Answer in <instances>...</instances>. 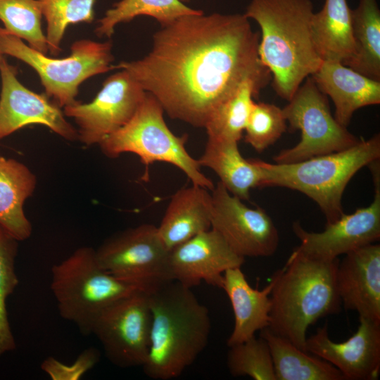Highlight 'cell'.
Listing matches in <instances>:
<instances>
[{
    "label": "cell",
    "instance_id": "cell-1",
    "mask_svg": "<svg viewBox=\"0 0 380 380\" xmlns=\"http://www.w3.org/2000/svg\"><path fill=\"white\" fill-rule=\"evenodd\" d=\"M259 42L244 13L187 15L156 32L144 57L115 69L127 70L170 118L204 128L244 82L262 89L272 80Z\"/></svg>",
    "mask_w": 380,
    "mask_h": 380
},
{
    "label": "cell",
    "instance_id": "cell-2",
    "mask_svg": "<svg viewBox=\"0 0 380 380\" xmlns=\"http://www.w3.org/2000/svg\"><path fill=\"white\" fill-rule=\"evenodd\" d=\"M150 344L144 373L154 380L179 377L205 350L211 329L208 309L191 289L175 280L148 291Z\"/></svg>",
    "mask_w": 380,
    "mask_h": 380
},
{
    "label": "cell",
    "instance_id": "cell-3",
    "mask_svg": "<svg viewBox=\"0 0 380 380\" xmlns=\"http://www.w3.org/2000/svg\"><path fill=\"white\" fill-rule=\"evenodd\" d=\"M313 13L311 0H252L244 13L260 27V59L288 101L322 63L312 38Z\"/></svg>",
    "mask_w": 380,
    "mask_h": 380
},
{
    "label": "cell",
    "instance_id": "cell-4",
    "mask_svg": "<svg viewBox=\"0 0 380 380\" xmlns=\"http://www.w3.org/2000/svg\"><path fill=\"white\" fill-rule=\"evenodd\" d=\"M339 260L308 256L294 248L272 279L270 325L274 334L305 350L308 327L341 310L336 282Z\"/></svg>",
    "mask_w": 380,
    "mask_h": 380
},
{
    "label": "cell",
    "instance_id": "cell-5",
    "mask_svg": "<svg viewBox=\"0 0 380 380\" xmlns=\"http://www.w3.org/2000/svg\"><path fill=\"white\" fill-rule=\"evenodd\" d=\"M379 157L380 136L375 134L347 149L300 162L280 164L255 160L262 171L261 187H286L305 194L317 203L329 224L344 213L342 196L350 179Z\"/></svg>",
    "mask_w": 380,
    "mask_h": 380
},
{
    "label": "cell",
    "instance_id": "cell-6",
    "mask_svg": "<svg viewBox=\"0 0 380 380\" xmlns=\"http://www.w3.org/2000/svg\"><path fill=\"white\" fill-rule=\"evenodd\" d=\"M51 290L61 317L84 335L106 307L139 289L110 274L99 263L96 250L76 249L51 270ZM142 291V290H141Z\"/></svg>",
    "mask_w": 380,
    "mask_h": 380
},
{
    "label": "cell",
    "instance_id": "cell-7",
    "mask_svg": "<svg viewBox=\"0 0 380 380\" xmlns=\"http://www.w3.org/2000/svg\"><path fill=\"white\" fill-rule=\"evenodd\" d=\"M163 113L160 103L146 92L132 118L99 143L101 152L110 158L124 153H134L146 168L155 162L170 163L180 169L192 184L212 191L213 182L203 174L198 160L185 148L187 136L179 137L172 132Z\"/></svg>",
    "mask_w": 380,
    "mask_h": 380
},
{
    "label": "cell",
    "instance_id": "cell-8",
    "mask_svg": "<svg viewBox=\"0 0 380 380\" xmlns=\"http://www.w3.org/2000/svg\"><path fill=\"white\" fill-rule=\"evenodd\" d=\"M112 48L110 40L99 42L80 39L72 43L68 57L51 58L0 27L2 54L15 58L34 70L45 94L60 108L79 102L76 99L79 87L86 80L115 69L112 63Z\"/></svg>",
    "mask_w": 380,
    "mask_h": 380
},
{
    "label": "cell",
    "instance_id": "cell-9",
    "mask_svg": "<svg viewBox=\"0 0 380 380\" xmlns=\"http://www.w3.org/2000/svg\"><path fill=\"white\" fill-rule=\"evenodd\" d=\"M292 129H300V141L293 147L281 151L275 163L300 162L314 156L347 149L360 139L332 116L327 97L311 76L306 78L282 108Z\"/></svg>",
    "mask_w": 380,
    "mask_h": 380
},
{
    "label": "cell",
    "instance_id": "cell-10",
    "mask_svg": "<svg viewBox=\"0 0 380 380\" xmlns=\"http://www.w3.org/2000/svg\"><path fill=\"white\" fill-rule=\"evenodd\" d=\"M95 250L100 265L106 271L139 290L148 292L173 280L170 250L153 224H142L119 232Z\"/></svg>",
    "mask_w": 380,
    "mask_h": 380
},
{
    "label": "cell",
    "instance_id": "cell-11",
    "mask_svg": "<svg viewBox=\"0 0 380 380\" xmlns=\"http://www.w3.org/2000/svg\"><path fill=\"white\" fill-rule=\"evenodd\" d=\"M151 319L148 293L138 290L103 309L92 324L91 334L116 367H142L149 350Z\"/></svg>",
    "mask_w": 380,
    "mask_h": 380
},
{
    "label": "cell",
    "instance_id": "cell-12",
    "mask_svg": "<svg viewBox=\"0 0 380 380\" xmlns=\"http://www.w3.org/2000/svg\"><path fill=\"white\" fill-rule=\"evenodd\" d=\"M146 94L127 70L120 69L103 82L93 101L65 106L63 113L77 125L78 141L87 146L99 145L132 118Z\"/></svg>",
    "mask_w": 380,
    "mask_h": 380
},
{
    "label": "cell",
    "instance_id": "cell-13",
    "mask_svg": "<svg viewBox=\"0 0 380 380\" xmlns=\"http://www.w3.org/2000/svg\"><path fill=\"white\" fill-rule=\"evenodd\" d=\"M212 191L211 228L244 258L272 255L278 248L279 234L265 210L247 206L220 182Z\"/></svg>",
    "mask_w": 380,
    "mask_h": 380
},
{
    "label": "cell",
    "instance_id": "cell-14",
    "mask_svg": "<svg viewBox=\"0 0 380 380\" xmlns=\"http://www.w3.org/2000/svg\"><path fill=\"white\" fill-rule=\"evenodd\" d=\"M370 166L375 186L372 203L351 214L343 213L335 222L326 224L321 232H309L299 222H294L293 232L300 241V244L295 248L308 256L330 260L379 240V165L376 162Z\"/></svg>",
    "mask_w": 380,
    "mask_h": 380
},
{
    "label": "cell",
    "instance_id": "cell-15",
    "mask_svg": "<svg viewBox=\"0 0 380 380\" xmlns=\"http://www.w3.org/2000/svg\"><path fill=\"white\" fill-rule=\"evenodd\" d=\"M17 74V68L4 58L0 64V140L27 125L38 124L67 141H77V130L65 119L61 108L46 94L25 87Z\"/></svg>",
    "mask_w": 380,
    "mask_h": 380
},
{
    "label": "cell",
    "instance_id": "cell-16",
    "mask_svg": "<svg viewBox=\"0 0 380 380\" xmlns=\"http://www.w3.org/2000/svg\"><path fill=\"white\" fill-rule=\"evenodd\" d=\"M356 332L346 341H333L328 324L307 338L305 350L329 362L345 380H376L380 374V322L359 317Z\"/></svg>",
    "mask_w": 380,
    "mask_h": 380
},
{
    "label": "cell",
    "instance_id": "cell-17",
    "mask_svg": "<svg viewBox=\"0 0 380 380\" xmlns=\"http://www.w3.org/2000/svg\"><path fill=\"white\" fill-rule=\"evenodd\" d=\"M244 260L212 228L175 246L169 255L172 279L190 289L203 281L222 289L224 273L241 267Z\"/></svg>",
    "mask_w": 380,
    "mask_h": 380
},
{
    "label": "cell",
    "instance_id": "cell-18",
    "mask_svg": "<svg viewBox=\"0 0 380 380\" xmlns=\"http://www.w3.org/2000/svg\"><path fill=\"white\" fill-rule=\"evenodd\" d=\"M337 291L345 309L380 322V245L368 244L345 255L336 270Z\"/></svg>",
    "mask_w": 380,
    "mask_h": 380
},
{
    "label": "cell",
    "instance_id": "cell-19",
    "mask_svg": "<svg viewBox=\"0 0 380 380\" xmlns=\"http://www.w3.org/2000/svg\"><path fill=\"white\" fill-rule=\"evenodd\" d=\"M311 77L320 91L332 99L334 118L345 127L357 110L380 103V82L360 74L339 61H322Z\"/></svg>",
    "mask_w": 380,
    "mask_h": 380
},
{
    "label": "cell",
    "instance_id": "cell-20",
    "mask_svg": "<svg viewBox=\"0 0 380 380\" xmlns=\"http://www.w3.org/2000/svg\"><path fill=\"white\" fill-rule=\"evenodd\" d=\"M272 286L271 278L262 290L253 288L241 267L224 273L222 289L229 298L234 317V328L227 341L228 347L244 342L269 327Z\"/></svg>",
    "mask_w": 380,
    "mask_h": 380
},
{
    "label": "cell",
    "instance_id": "cell-21",
    "mask_svg": "<svg viewBox=\"0 0 380 380\" xmlns=\"http://www.w3.org/2000/svg\"><path fill=\"white\" fill-rule=\"evenodd\" d=\"M208 189L192 184L171 198L158 229L170 251L211 228L212 196Z\"/></svg>",
    "mask_w": 380,
    "mask_h": 380
},
{
    "label": "cell",
    "instance_id": "cell-22",
    "mask_svg": "<svg viewBox=\"0 0 380 380\" xmlns=\"http://www.w3.org/2000/svg\"><path fill=\"white\" fill-rule=\"evenodd\" d=\"M36 186L37 177L27 165L0 153V225L18 241L32 235L23 207Z\"/></svg>",
    "mask_w": 380,
    "mask_h": 380
},
{
    "label": "cell",
    "instance_id": "cell-23",
    "mask_svg": "<svg viewBox=\"0 0 380 380\" xmlns=\"http://www.w3.org/2000/svg\"><path fill=\"white\" fill-rule=\"evenodd\" d=\"M198 161L213 170L227 191L242 201L249 199L251 189L261 187L260 167L255 160L241 156L237 141L208 139Z\"/></svg>",
    "mask_w": 380,
    "mask_h": 380
},
{
    "label": "cell",
    "instance_id": "cell-24",
    "mask_svg": "<svg viewBox=\"0 0 380 380\" xmlns=\"http://www.w3.org/2000/svg\"><path fill=\"white\" fill-rule=\"evenodd\" d=\"M311 33L316 51L322 61H339L345 65L353 54L351 9L346 0H325L313 13Z\"/></svg>",
    "mask_w": 380,
    "mask_h": 380
},
{
    "label": "cell",
    "instance_id": "cell-25",
    "mask_svg": "<svg viewBox=\"0 0 380 380\" xmlns=\"http://www.w3.org/2000/svg\"><path fill=\"white\" fill-rule=\"evenodd\" d=\"M267 341L277 380H345L329 362L305 351L267 327L260 331Z\"/></svg>",
    "mask_w": 380,
    "mask_h": 380
},
{
    "label": "cell",
    "instance_id": "cell-26",
    "mask_svg": "<svg viewBox=\"0 0 380 380\" xmlns=\"http://www.w3.org/2000/svg\"><path fill=\"white\" fill-rule=\"evenodd\" d=\"M353 54L345 65L380 82V10L376 0H360L351 10Z\"/></svg>",
    "mask_w": 380,
    "mask_h": 380
},
{
    "label": "cell",
    "instance_id": "cell-27",
    "mask_svg": "<svg viewBox=\"0 0 380 380\" xmlns=\"http://www.w3.org/2000/svg\"><path fill=\"white\" fill-rule=\"evenodd\" d=\"M202 13L203 11L191 8L180 0H120L98 20L94 32L99 37L110 38L118 24L129 22L137 16L152 17L164 27L180 17Z\"/></svg>",
    "mask_w": 380,
    "mask_h": 380
},
{
    "label": "cell",
    "instance_id": "cell-28",
    "mask_svg": "<svg viewBox=\"0 0 380 380\" xmlns=\"http://www.w3.org/2000/svg\"><path fill=\"white\" fill-rule=\"evenodd\" d=\"M261 89L253 81L244 82L216 109L205 125L208 139L239 142L255 103L253 99Z\"/></svg>",
    "mask_w": 380,
    "mask_h": 380
},
{
    "label": "cell",
    "instance_id": "cell-29",
    "mask_svg": "<svg viewBox=\"0 0 380 380\" xmlns=\"http://www.w3.org/2000/svg\"><path fill=\"white\" fill-rule=\"evenodd\" d=\"M46 23V38L50 54L57 56L67 27L94 20L97 0H37Z\"/></svg>",
    "mask_w": 380,
    "mask_h": 380
},
{
    "label": "cell",
    "instance_id": "cell-30",
    "mask_svg": "<svg viewBox=\"0 0 380 380\" xmlns=\"http://www.w3.org/2000/svg\"><path fill=\"white\" fill-rule=\"evenodd\" d=\"M42 18L37 0H0L2 28L25 41L31 48L47 54V41L42 28Z\"/></svg>",
    "mask_w": 380,
    "mask_h": 380
},
{
    "label": "cell",
    "instance_id": "cell-31",
    "mask_svg": "<svg viewBox=\"0 0 380 380\" xmlns=\"http://www.w3.org/2000/svg\"><path fill=\"white\" fill-rule=\"evenodd\" d=\"M229 348L227 366L233 376L277 380L270 350L265 338L255 336Z\"/></svg>",
    "mask_w": 380,
    "mask_h": 380
},
{
    "label": "cell",
    "instance_id": "cell-32",
    "mask_svg": "<svg viewBox=\"0 0 380 380\" xmlns=\"http://www.w3.org/2000/svg\"><path fill=\"white\" fill-rule=\"evenodd\" d=\"M18 242L0 225V357L15 348L8 317L6 300L19 283L15 269Z\"/></svg>",
    "mask_w": 380,
    "mask_h": 380
},
{
    "label": "cell",
    "instance_id": "cell-33",
    "mask_svg": "<svg viewBox=\"0 0 380 380\" xmlns=\"http://www.w3.org/2000/svg\"><path fill=\"white\" fill-rule=\"evenodd\" d=\"M286 129V120L281 108L255 102L244 129V140L260 153L276 142Z\"/></svg>",
    "mask_w": 380,
    "mask_h": 380
},
{
    "label": "cell",
    "instance_id": "cell-34",
    "mask_svg": "<svg viewBox=\"0 0 380 380\" xmlns=\"http://www.w3.org/2000/svg\"><path fill=\"white\" fill-rule=\"evenodd\" d=\"M4 56V55L2 54V53H1V50H0V64H1V61H2V60L4 59V56Z\"/></svg>",
    "mask_w": 380,
    "mask_h": 380
},
{
    "label": "cell",
    "instance_id": "cell-35",
    "mask_svg": "<svg viewBox=\"0 0 380 380\" xmlns=\"http://www.w3.org/2000/svg\"><path fill=\"white\" fill-rule=\"evenodd\" d=\"M182 2H189L191 0H180Z\"/></svg>",
    "mask_w": 380,
    "mask_h": 380
}]
</instances>
